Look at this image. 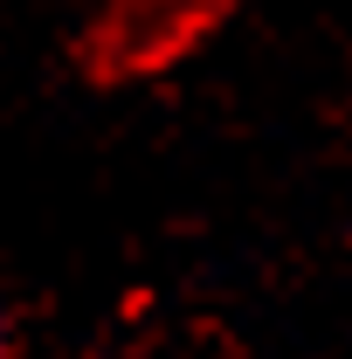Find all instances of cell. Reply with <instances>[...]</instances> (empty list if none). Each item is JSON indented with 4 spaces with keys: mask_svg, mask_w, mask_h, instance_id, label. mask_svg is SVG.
Masks as SVG:
<instances>
[{
    "mask_svg": "<svg viewBox=\"0 0 352 359\" xmlns=\"http://www.w3.org/2000/svg\"><path fill=\"white\" fill-rule=\"evenodd\" d=\"M0 359H14V311H7V297H0Z\"/></svg>",
    "mask_w": 352,
    "mask_h": 359,
    "instance_id": "obj_1",
    "label": "cell"
}]
</instances>
